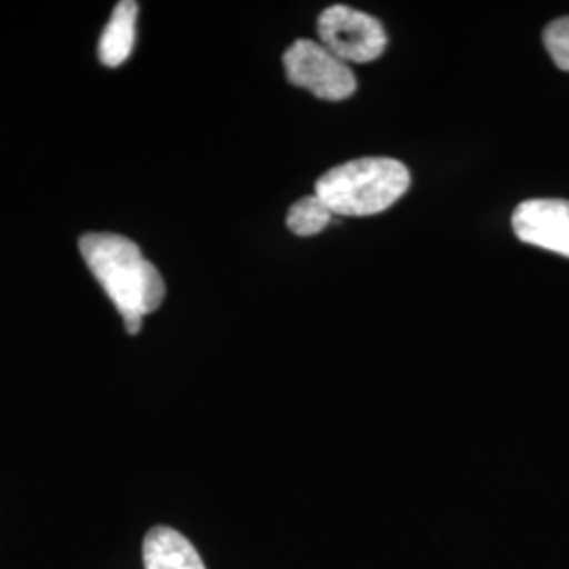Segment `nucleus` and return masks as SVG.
I'll return each instance as SVG.
<instances>
[{
	"mask_svg": "<svg viewBox=\"0 0 569 569\" xmlns=\"http://www.w3.org/2000/svg\"><path fill=\"white\" fill-rule=\"evenodd\" d=\"M82 258L121 312L129 336H138L142 319L164 300L159 268L148 262L131 239L108 232H89L79 241Z\"/></svg>",
	"mask_w": 569,
	"mask_h": 569,
	"instance_id": "f257e3e1",
	"label": "nucleus"
},
{
	"mask_svg": "<svg viewBox=\"0 0 569 569\" xmlns=\"http://www.w3.org/2000/svg\"><path fill=\"white\" fill-rule=\"evenodd\" d=\"M409 169L397 159L366 157L338 164L323 173L315 194L333 216L366 218L387 211L409 190Z\"/></svg>",
	"mask_w": 569,
	"mask_h": 569,
	"instance_id": "f03ea898",
	"label": "nucleus"
},
{
	"mask_svg": "<svg viewBox=\"0 0 569 569\" xmlns=\"http://www.w3.org/2000/svg\"><path fill=\"white\" fill-rule=\"evenodd\" d=\"M287 81L326 102H340L357 91V77L321 42L296 41L283 56Z\"/></svg>",
	"mask_w": 569,
	"mask_h": 569,
	"instance_id": "7ed1b4c3",
	"label": "nucleus"
},
{
	"mask_svg": "<svg viewBox=\"0 0 569 569\" xmlns=\"http://www.w3.org/2000/svg\"><path fill=\"white\" fill-rule=\"evenodd\" d=\"M319 39L345 63H367L387 51V32L382 23L346 4H333L319 18Z\"/></svg>",
	"mask_w": 569,
	"mask_h": 569,
	"instance_id": "20e7f679",
	"label": "nucleus"
},
{
	"mask_svg": "<svg viewBox=\"0 0 569 569\" xmlns=\"http://www.w3.org/2000/svg\"><path fill=\"white\" fill-rule=\"evenodd\" d=\"M512 230L523 243L569 258V201L531 199L519 204L512 213Z\"/></svg>",
	"mask_w": 569,
	"mask_h": 569,
	"instance_id": "39448f33",
	"label": "nucleus"
},
{
	"mask_svg": "<svg viewBox=\"0 0 569 569\" xmlns=\"http://www.w3.org/2000/svg\"><path fill=\"white\" fill-rule=\"evenodd\" d=\"M142 555L146 569H204L194 545L178 529L164 526H157L146 533Z\"/></svg>",
	"mask_w": 569,
	"mask_h": 569,
	"instance_id": "423d86ee",
	"label": "nucleus"
},
{
	"mask_svg": "<svg viewBox=\"0 0 569 569\" xmlns=\"http://www.w3.org/2000/svg\"><path fill=\"white\" fill-rule=\"evenodd\" d=\"M140 4L133 0H121L108 21L100 39V60L108 68H117L129 60L136 44V21Z\"/></svg>",
	"mask_w": 569,
	"mask_h": 569,
	"instance_id": "0eeeda50",
	"label": "nucleus"
},
{
	"mask_svg": "<svg viewBox=\"0 0 569 569\" xmlns=\"http://www.w3.org/2000/svg\"><path fill=\"white\" fill-rule=\"evenodd\" d=\"M331 218V209L317 194H310L289 207L287 228L298 237H315L326 230Z\"/></svg>",
	"mask_w": 569,
	"mask_h": 569,
	"instance_id": "6e6552de",
	"label": "nucleus"
},
{
	"mask_svg": "<svg viewBox=\"0 0 569 569\" xmlns=\"http://www.w3.org/2000/svg\"><path fill=\"white\" fill-rule=\"evenodd\" d=\"M545 47L555 66L569 72V18L550 21L545 30Z\"/></svg>",
	"mask_w": 569,
	"mask_h": 569,
	"instance_id": "1a4fd4ad",
	"label": "nucleus"
}]
</instances>
